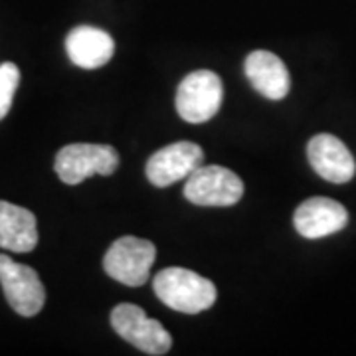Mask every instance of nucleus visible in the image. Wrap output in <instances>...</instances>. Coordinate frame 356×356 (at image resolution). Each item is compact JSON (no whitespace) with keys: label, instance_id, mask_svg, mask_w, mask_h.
Here are the masks:
<instances>
[{"label":"nucleus","instance_id":"obj_9","mask_svg":"<svg viewBox=\"0 0 356 356\" xmlns=\"http://www.w3.org/2000/svg\"><path fill=\"white\" fill-rule=\"evenodd\" d=\"M346 224H348L346 208L341 202L325 196L309 198L303 204H299L293 214V226L297 234L307 240H321L332 236L346 228Z\"/></svg>","mask_w":356,"mask_h":356},{"label":"nucleus","instance_id":"obj_4","mask_svg":"<svg viewBox=\"0 0 356 356\" xmlns=\"http://www.w3.org/2000/svg\"><path fill=\"white\" fill-rule=\"evenodd\" d=\"M224 88L218 74L196 70L180 81L177 89V111L180 119L192 125H202L220 111Z\"/></svg>","mask_w":356,"mask_h":356},{"label":"nucleus","instance_id":"obj_8","mask_svg":"<svg viewBox=\"0 0 356 356\" xmlns=\"http://www.w3.org/2000/svg\"><path fill=\"white\" fill-rule=\"evenodd\" d=\"M204 165V151L200 145L191 140H178L166 145L161 151L151 154L147 161L145 172L149 182L156 188H166L182 178H188Z\"/></svg>","mask_w":356,"mask_h":356},{"label":"nucleus","instance_id":"obj_13","mask_svg":"<svg viewBox=\"0 0 356 356\" xmlns=\"http://www.w3.org/2000/svg\"><path fill=\"white\" fill-rule=\"evenodd\" d=\"M36 245V216L22 206L0 200V248L14 254H28Z\"/></svg>","mask_w":356,"mask_h":356},{"label":"nucleus","instance_id":"obj_7","mask_svg":"<svg viewBox=\"0 0 356 356\" xmlns=\"http://www.w3.org/2000/svg\"><path fill=\"white\" fill-rule=\"evenodd\" d=\"M0 285L8 305L20 317H34L46 303V289L38 273L30 266L14 261L10 255L0 254Z\"/></svg>","mask_w":356,"mask_h":356},{"label":"nucleus","instance_id":"obj_3","mask_svg":"<svg viewBox=\"0 0 356 356\" xmlns=\"http://www.w3.org/2000/svg\"><path fill=\"white\" fill-rule=\"evenodd\" d=\"M119 163L121 156L109 145L74 143L56 154L54 168L62 182L76 186L93 175L111 177L119 168Z\"/></svg>","mask_w":356,"mask_h":356},{"label":"nucleus","instance_id":"obj_14","mask_svg":"<svg viewBox=\"0 0 356 356\" xmlns=\"http://www.w3.org/2000/svg\"><path fill=\"white\" fill-rule=\"evenodd\" d=\"M20 83V70L13 62L0 64V121L8 115L14 102V93Z\"/></svg>","mask_w":356,"mask_h":356},{"label":"nucleus","instance_id":"obj_1","mask_svg":"<svg viewBox=\"0 0 356 356\" xmlns=\"http://www.w3.org/2000/svg\"><path fill=\"white\" fill-rule=\"evenodd\" d=\"M154 295L184 315H198L216 303V285L184 267H166L153 280Z\"/></svg>","mask_w":356,"mask_h":356},{"label":"nucleus","instance_id":"obj_11","mask_svg":"<svg viewBox=\"0 0 356 356\" xmlns=\"http://www.w3.org/2000/svg\"><path fill=\"white\" fill-rule=\"evenodd\" d=\"M243 70H245V77L250 79L255 91L261 93L267 99L280 102L289 93V88H291L289 72L283 64V60L273 51H252L245 58Z\"/></svg>","mask_w":356,"mask_h":356},{"label":"nucleus","instance_id":"obj_2","mask_svg":"<svg viewBox=\"0 0 356 356\" xmlns=\"http://www.w3.org/2000/svg\"><path fill=\"white\" fill-rule=\"evenodd\" d=\"M154 259L156 248L153 242L137 236H121L103 257V269L111 280L127 287H140L149 281Z\"/></svg>","mask_w":356,"mask_h":356},{"label":"nucleus","instance_id":"obj_12","mask_svg":"<svg viewBox=\"0 0 356 356\" xmlns=\"http://www.w3.org/2000/svg\"><path fill=\"white\" fill-rule=\"evenodd\" d=\"M65 51L77 67L97 70L113 58L115 42L102 28L77 26L65 38Z\"/></svg>","mask_w":356,"mask_h":356},{"label":"nucleus","instance_id":"obj_6","mask_svg":"<svg viewBox=\"0 0 356 356\" xmlns=\"http://www.w3.org/2000/svg\"><path fill=\"white\" fill-rule=\"evenodd\" d=\"M111 327L129 344L139 348L145 355L161 356L172 348V337L165 327L147 317V313L137 305L121 303L111 311Z\"/></svg>","mask_w":356,"mask_h":356},{"label":"nucleus","instance_id":"obj_10","mask_svg":"<svg viewBox=\"0 0 356 356\" xmlns=\"http://www.w3.org/2000/svg\"><path fill=\"white\" fill-rule=\"evenodd\" d=\"M307 156L318 177L332 184H344L355 178V156L343 140L337 139L334 135H315L307 145Z\"/></svg>","mask_w":356,"mask_h":356},{"label":"nucleus","instance_id":"obj_5","mask_svg":"<svg viewBox=\"0 0 356 356\" xmlns=\"http://www.w3.org/2000/svg\"><path fill=\"white\" fill-rule=\"evenodd\" d=\"M243 196V182L226 166H198L184 184V198L196 206L228 208L236 206Z\"/></svg>","mask_w":356,"mask_h":356}]
</instances>
